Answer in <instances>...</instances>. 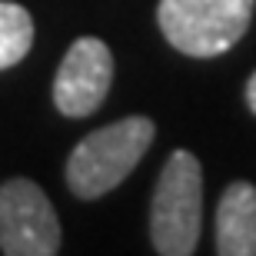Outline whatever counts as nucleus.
Masks as SVG:
<instances>
[{
	"instance_id": "obj_1",
	"label": "nucleus",
	"mask_w": 256,
	"mask_h": 256,
	"mask_svg": "<svg viewBox=\"0 0 256 256\" xmlns=\"http://www.w3.org/2000/svg\"><path fill=\"white\" fill-rule=\"evenodd\" d=\"M153 143V120L124 116L100 126L74 146L66 160V186L80 200H96L126 180Z\"/></svg>"
},
{
	"instance_id": "obj_2",
	"label": "nucleus",
	"mask_w": 256,
	"mask_h": 256,
	"mask_svg": "<svg viewBox=\"0 0 256 256\" xmlns=\"http://www.w3.org/2000/svg\"><path fill=\"white\" fill-rule=\"evenodd\" d=\"M203 173L190 150H173L163 163L150 206V240L163 256H190L200 243Z\"/></svg>"
},
{
	"instance_id": "obj_3",
	"label": "nucleus",
	"mask_w": 256,
	"mask_h": 256,
	"mask_svg": "<svg viewBox=\"0 0 256 256\" xmlns=\"http://www.w3.org/2000/svg\"><path fill=\"white\" fill-rule=\"evenodd\" d=\"M256 0H160L163 37L186 57H220L246 34Z\"/></svg>"
},
{
	"instance_id": "obj_4",
	"label": "nucleus",
	"mask_w": 256,
	"mask_h": 256,
	"mask_svg": "<svg viewBox=\"0 0 256 256\" xmlns=\"http://www.w3.org/2000/svg\"><path fill=\"white\" fill-rule=\"evenodd\" d=\"M60 250V220L34 180L0 183V253L54 256Z\"/></svg>"
},
{
	"instance_id": "obj_5",
	"label": "nucleus",
	"mask_w": 256,
	"mask_h": 256,
	"mask_svg": "<svg viewBox=\"0 0 256 256\" xmlns=\"http://www.w3.org/2000/svg\"><path fill=\"white\" fill-rule=\"evenodd\" d=\"M114 84V54L104 40L80 37L70 44L54 76V104L64 116H90Z\"/></svg>"
},
{
	"instance_id": "obj_6",
	"label": "nucleus",
	"mask_w": 256,
	"mask_h": 256,
	"mask_svg": "<svg viewBox=\"0 0 256 256\" xmlns=\"http://www.w3.org/2000/svg\"><path fill=\"white\" fill-rule=\"evenodd\" d=\"M216 253L256 256V186L246 180L230 183L216 206Z\"/></svg>"
},
{
	"instance_id": "obj_7",
	"label": "nucleus",
	"mask_w": 256,
	"mask_h": 256,
	"mask_svg": "<svg viewBox=\"0 0 256 256\" xmlns=\"http://www.w3.org/2000/svg\"><path fill=\"white\" fill-rule=\"evenodd\" d=\"M34 47V17L20 4L0 0V70L17 66Z\"/></svg>"
},
{
	"instance_id": "obj_8",
	"label": "nucleus",
	"mask_w": 256,
	"mask_h": 256,
	"mask_svg": "<svg viewBox=\"0 0 256 256\" xmlns=\"http://www.w3.org/2000/svg\"><path fill=\"white\" fill-rule=\"evenodd\" d=\"M246 104H250V110L256 114V74L246 80Z\"/></svg>"
}]
</instances>
